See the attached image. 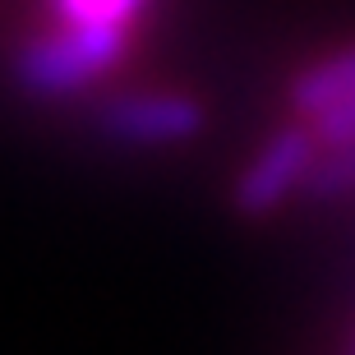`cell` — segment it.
I'll return each instance as SVG.
<instances>
[{
    "mask_svg": "<svg viewBox=\"0 0 355 355\" xmlns=\"http://www.w3.org/2000/svg\"><path fill=\"white\" fill-rule=\"evenodd\" d=\"M60 24H116L130 28L139 14L148 10V0H51Z\"/></svg>",
    "mask_w": 355,
    "mask_h": 355,
    "instance_id": "cell-5",
    "label": "cell"
},
{
    "mask_svg": "<svg viewBox=\"0 0 355 355\" xmlns=\"http://www.w3.org/2000/svg\"><path fill=\"white\" fill-rule=\"evenodd\" d=\"M203 125V106L180 92H130L102 106V130L120 144H180Z\"/></svg>",
    "mask_w": 355,
    "mask_h": 355,
    "instance_id": "cell-3",
    "label": "cell"
},
{
    "mask_svg": "<svg viewBox=\"0 0 355 355\" xmlns=\"http://www.w3.org/2000/svg\"><path fill=\"white\" fill-rule=\"evenodd\" d=\"M291 102H295V111L304 120L328 111V106L355 102V46H346V51H337V55L304 69L300 79L291 83Z\"/></svg>",
    "mask_w": 355,
    "mask_h": 355,
    "instance_id": "cell-4",
    "label": "cell"
},
{
    "mask_svg": "<svg viewBox=\"0 0 355 355\" xmlns=\"http://www.w3.org/2000/svg\"><path fill=\"white\" fill-rule=\"evenodd\" d=\"M125 42H130V28L116 24H60L55 33L28 42L19 60H14V79L24 83L28 92H42V97H60V92H74L83 83H92L102 69H111L125 55Z\"/></svg>",
    "mask_w": 355,
    "mask_h": 355,
    "instance_id": "cell-1",
    "label": "cell"
},
{
    "mask_svg": "<svg viewBox=\"0 0 355 355\" xmlns=\"http://www.w3.org/2000/svg\"><path fill=\"white\" fill-rule=\"evenodd\" d=\"M318 162V139L314 130L304 125V130H282L268 139V148L259 153V157L240 171L236 180V203L240 212H250V217H259V212H272L282 198L291 194V189H304V180H309V166Z\"/></svg>",
    "mask_w": 355,
    "mask_h": 355,
    "instance_id": "cell-2",
    "label": "cell"
}]
</instances>
